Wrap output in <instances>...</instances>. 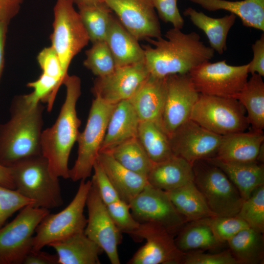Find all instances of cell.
I'll list each match as a JSON object with an SVG mask.
<instances>
[{
	"mask_svg": "<svg viewBox=\"0 0 264 264\" xmlns=\"http://www.w3.org/2000/svg\"><path fill=\"white\" fill-rule=\"evenodd\" d=\"M183 15L205 33L210 47L215 51L222 54L226 50L227 36L236 20L235 15L230 13L221 18H213L192 7L186 8Z\"/></svg>",
	"mask_w": 264,
	"mask_h": 264,
	"instance_id": "cell-28",
	"label": "cell"
},
{
	"mask_svg": "<svg viewBox=\"0 0 264 264\" xmlns=\"http://www.w3.org/2000/svg\"><path fill=\"white\" fill-rule=\"evenodd\" d=\"M131 236L135 239H145L146 243L128 264H182L185 253L176 246L174 236L161 225L153 222L140 223Z\"/></svg>",
	"mask_w": 264,
	"mask_h": 264,
	"instance_id": "cell-13",
	"label": "cell"
},
{
	"mask_svg": "<svg viewBox=\"0 0 264 264\" xmlns=\"http://www.w3.org/2000/svg\"><path fill=\"white\" fill-rule=\"evenodd\" d=\"M74 4L71 0H57L53 8L51 46L57 53L66 76L72 59L89 42Z\"/></svg>",
	"mask_w": 264,
	"mask_h": 264,
	"instance_id": "cell-9",
	"label": "cell"
},
{
	"mask_svg": "<svg viewBox=\"0 0 264 264\" xmlns=\"http://www.w3.org/2000/svg\"><path fill=\"white\" fill-rule=\"evenodd\" d=\"M159 18L164 22L170 23L173 27L181 29L184 20L181 15L177 0H150Z\"/></svg>",
	"mask_w": 264,
	"mask_h": 264,
	"instance_id": "cell-44",
	"label": "cell"
},
{
	"mask_svg": "<svg viewBox=\"0 0 264 264\" xmlns=\"http://www.w3.org/2000/svg\"><path fill=\"white\" fill-rule=\"evenodd\" d=\"M262 76L254 73L236 96L247 111L249 123L252 129H264V82Z\"/></svg>",
	"mask_w": 264,
	"mask_h": 264,
	"instance_id": "cell-31",
	"label": "cell"
},
{
	"mask_svg": "<svg viewBox=\"0 0 264 264\" xmlns=\"http://www.w3.org/2000/svg\"><path fill=\"white\" fill-rule=\"evenodd\" d=\"M74 4L80 6L104 1V0H71Z\"/></svg>",
	"mask_w": 264,
	"mask_h": 264,
	"instance_id": "cell-50",
	"label": "cell"
},
{
	"mask_svg": "<svg viewBox=\"0 0 264 264\" xmlns=\"http://www.w3.org/2000/svg\"><path fill=\"white\" fill-rule=\"evenodd\" d=\"M24 264H58L57 254H52L41 250H31L26 256Z\"/></svg>",
	"mask_w": 264,
	"mask_h": 264,
	"instance_id": "cell-47",
	"label": "cell"
},
{
	"mask_svg": "<svg viewBox=\"0 0 264 264\" xmlns=\"http://www.w3.org/2000/svg\"><path fill=\"white\" fill-rule=\"evenodd\" d=\"M108 213L121 233L131 235L140 223L132 216L128 203L119 199L106 205Z\"/></svg>",
	"mask_w": 264,
	"mask_h": 264,
	"instance_id": "cell-40",
	"label": "cell"
},
{
	"mask_svg": "<svg viewBox=\"0 0 264 264\" xmlns=\"http://www.w3.org/2000/svg\"><path fill=\"white\" fill-rule=\"evenodd\" d=\"M8 23L0 22V79L4 64V46Z\"/></svg>",
	"mask_w": 264,
	"mask_h": 264,
	"instance_id": "cell-48",
	"label": "cell"
},
{
	"mask_svg": "<svg viewBox=\"0 0 264 264\" xmlns=\"http://www.w3.org/2000/svg\"><path fill=\"white\" fill-rule=\"evenodd\" d=\"M264 141L263 131L252 129L222 136L215 157L227 161L248 162L257 159Z\"/></svg>",
	"mask_w": 264,
	"mask_h": 264,
	"instance_id": "cell-22",
	"label": "cell"
},
{
	"mask_svg": "<svg viewBox=\"0 0 264 264\" xmlns=\"http://www.w3.org/2000/svg\"><path fill=\"white\" fill-rule=\"evenodd\" d=\"M9 168L15 189L33 201V206L49 210L62 205L59 178L51 176L42 154L23 159Z\"/></svg>",
	"mask_w": 264,
	"mask_h": 264,
	"instance_id": "cell-4",
	"label": "cell"
},
{
	"mask_svg": "<svg viewBox=\"0 0 264 264\" xmlns=\"http://www.w3.org/2000/svg\"><path fill=\"white\" fill-rule=\"evenodd\" d=\"M123 26L138 41L162 37L158 15L150 0H104Z\"/></svg>",
	"mask_w": 264,
	"mask_h": 264,
	"instance_id": "cell-18",
	"label": "cell"
},
{
	"mask_svg": "<svg viewBox=\"0 0 264 264\" xmlns=\"http://www.w3.org/2000/svg\"><path fill=\"white\" fill-rule=\"evenodd\" d=\"M227 243L238 264L264 263V233L248 227L240 231Z\"/></svg>",
	"mask_w": 264,
	"mask_h": 264,
	"instance_id": "cell-30",
	"label": "cell"
},
{
	"mask_svg": "<svg viewBox=\"0 0 264 264\" xmlns=\"http://www.w3.org/2000/svg\"><path fill=\"white\" fill-rule=\"evenodd\" d=\"M115 105L97 97L93 99L86 127L82 132H80L77 140V159L73 166L69 169V178L72 181L86 179L90 176Z\"/></svg>",
	"mask_w": 264,
	"mask_h": 264,
	"instance_id": "cell-6",
	"label": "cell"
},
{
	"mask_svg": "<svg viewBox=\"0 0 264 264\" xmlns=\"http://www.w3.org/2000/svg\"><path fill=\"white\" fill-rule=\"evenodd\" d=\"M253 58L248 64V72L264 76V34L252 45Z\"/></svg>",
	"mask_w": 264,
	"mask_h": 264,
	"instance_id": "cell-45",
	"label": "cell"
},
{
	"mask_svg": "<svg viewBox=\"0 0 264 264\" xmlns=\"http://www.w3.org/2000/svg\"><path fill=\"white\" fill-rule=\"evenodd\" d=\"M140 121L129 100L117 103L109 119L100 151H108L120 143L137 137Z\"/></svg>",
	"mask_w": 264,
	"mask_h": 264,
	"instance_id": "cell-23",
	"label": "cell"
},
{
	"mask_svg": "<svg viewBox=\"0 0 264 264\" xmlns=\"http://www.w3.org/2000/svg\"><path fill=\"white\" fill-rule=\"evenodd\" d=\"M84 66L97 77L112 72L116 67L113 57L105 41L92 43L86 51Z\"/></svg>",
	"mask_w": 264,
	"mask_h": 264,
	"instance_id": "cell-36",
	"label": "cell"
},
{
	"mask_svg": "<svg viewBox=\"0 0 264 264\" xmlns=\"http://www.w3.org/2000/svg\"><path fill=\"white\" fill-rule=\"evenodd\" d=\"M188 74L199 94L235 99L248 80V64L232 66L226 60L207 61L193 68Z\"/></svg>",
	"mask_w": 264,
	"mask_h": 264,
	"instance_id": "cell-11",
	"label": "cell"
},
{
	"mask_svg": "<svg viewBox=\"0 0 264 264\" xmlns=\"http://www.w3.org/2000/svg\"><path fill=\"white\" fill-rule=\"evenodd\" d=\"M210 11L223 10L238 17L244 26L264 31V0H189Z\"/></svg>",
	"mask_w": 264,
	"mask_h": 264,
	"instance_id": "cell-27",
	"label": "cell"
},
{
	"mask_svg": "<svg viewBox=\"0 0 264 264\" xmlns=\"http://www.w3.org/2000/svg\"><path fill=\"white\" fill-rule=\"evenodd\" d=\"M144 60L116 67L110 73L97 77L92 92L94 97L111 104L130 100L149 76Z\"/></svg>",
	"mask_w": 264,
	"mask_h": 264,
	"instance_id": "cell-15",
	"label": "cell"
},
{
	"mask_svg": "<svg viewBox=\"0 0 264 264\" xmlns=\"http://www.w3.org/2000/svg\"><path fill=\"white\" fill-rule=\"evenodd\" d=\"M203 219L210 227L216 240L221 244L227 242L242 230L249 227L237 216H215Z\"/></svg>",
	"mask_w": 264,
	"mask_h": 264,
	"instance_id": "cell-38",
	"label": "cell"
},
{
	"mask_svg": "<svg viewBox=\"0 0 264 264\" xmlns=\"http://www.w3.org/2000/svg\"><path fill=\"white\" fill-rule=\"evenodd\" d=\"M91 181L96 186L99 196L106 205L121 199L117 191L108 177L100 164L96 159Z\"/></svg>",
	"mask_w": 264,
	"mask_h": 264,
	"instance_id": "cell-43",
	"label": "cell"
},
{
	"mask_svg": "<svg viewBox=\"0 0 264 264\" xmlns=\"http://www.w3.org/2000/svg\"><path fill=\"white\" fill-rule=\"evenodd\" d=\"M63 84L66 88L65 101L54 124L43 131L41 145L42 154L48 161L51 176L55 178L67 179L69 157L77 142L81 124L76 111L81 94V80L76 75L68 74Z\"/></svg>",
	"mask_w": 264,
	"mask_h": 264,
	"instance_id": "cell-3",
	"label": "cell"
},
{
	"mask_svg": "<svg viewBox=\"0 0 264 264\" xmlns=\"http://www.w3.org/2000/svg\"><path fill=\"white\" fill-rule=\"evenodd\" d=\"M245 110L237 100L199 94L190 119L221 136L244 132L249 123Z\"/></svg>",
	"mask_w": 264,
	"mask_h": 264,
	"instance_id": "cell-8",
	"label": "cell"
},
{
	"mask_svg": "<svg viewBox=\"0 0 264 264\" xmlns=\"http://www.w3.org/2000/svg\"><path fill=\"white\" fill-rule=\"evenodd\" d=\"M222 136L190 119L168 136L173 154L192 165L196 161L215 156Z\"/></svg>",
	"mask_w": 264,
	"mask_h": 264,
	"instance_id": "cell-17",
	"label": "cell"
},
{
	"mask_svg": "<svg viewBox=\"0 0 264 264\" xmlns=\"http://www.w3.org/2000/svg\"><path fill=\"white\" fill-rule=\"evenodd\" d=\"M192 166L194 182L211 210L217 216H236L243 200L223 172L205 160L196 161Z\"/></svg>",
	"mask_w": 264,
	"mask_h": 264,
	"instance_id": "cell-7",
	"label": "cell"
},
{
	"mask_svg": "<svg viewBox=\"0 0 264 264\" xmlns=\"http://www.w3.org/2000/svg\"><path fill=\"white\" fill-rule=\"evenodd\" d=\"M37 59L42 74L58 80L61 86L63 84L66 76L63 72L59 58L51 46L43 48Z\"/></svg>",
	"mask_w": 264,
	"mask_h": 264,
	"instance_id": "cell-41",
	"label": "cell"
},
{
	"mask_svg": "<svg viewBox=\"0 0 264 264\" xmlns=\"http://www.w3.org/2000/svg\"><path fill=\"white\" fill-rule=\"evenodd\" d=\"M91 180H80L77 193L70 203L56 214L49 213L38 225L32 241V250H41L50 243L82 232L87 219L84 214Z\"/></svg>",
	"mask_w": 264,
	"mask_h": 264,
	"instance_id": "cell-5",
	"label": "cell"
},
{
	"mask_svg": "<svg viewBox=\"0 0 264 264\" xmlns=\"http://www.w3.org/2000/svg\"><path fill=\"white\" fill-rule=\"evenodd\" d=\"M49 210L27 205L0 228V264H22L32 249L36 229Z\"/></svg>",
	"mask_w": 264,
	"mask_h": 264,
	"instance_id": "cell-10",
	"label": "cell"
},
{
	"mask_svg": "<svg viewBox=\"0 0 264 264\" xmlns=\"http://www.w3.org/2000/svg\"><path fill=\"white\" fill-rule=\"evenodd\" d=\"M0 185L15 189L10 168L0 165Z\"/></svg>",
	"mask_w": 264,
	"mask_h": 264,
	"instance_id": "cell-49",
	"label": "cell"
},
{
	"mask_svg": "<svg viewBox=\"0 0 264 264\" xmlns=\"http://www.w3.org/2000/svg\"><path fill=\"white\" fill-rule=\"evenodd\" d=\"M183 264H238L229 249L217 253L209 254L200 250L184 253Z\"/></svg>",
	"mask_w": 264,
	"mask_h": 264,
	"instance_id": "cell-42",
	"label": "cell"
},
{
	"mask_svg": "<svg viewBox=\"0 0 264 264\" xmlns=\"http://www.w3.org/2000/svg\"><path fill=\"white\" fill-rule=\"evenodd\" d=\"M24 0H0V22L9 24L19 13Z\"/></svg>",
	"mask_w": 264,
	"mask_h": 264,
	"instance_id": "cell-46",
	"label": "cell"
},
{
	"mask_svg": "<svg viewBox=\"0 0 264 264\" xmlns=\"http://www.w3.org/2000/svg\"><path fill=\"white\" fill-rule=\"evenodd\" d=\"M96 160L101 165L120 199L128 204L148 183L146 176L126 168L107 151L99 152Z\"/></svg>",
	"mask_w": 264,
	"mask_h": 264,
	"instance_id": "cell-20",
	"label": "cell"
},
{
	"mask_svg": "<svg viewBox=\"0 0 264 264\" xmlns=\"http://www.w3.org/2000/svg\"><path fill=\"white\" fill-rule=\"evenodd\" d=\"M137 138L153 163L165 160L174 154L168 135L154 122L140 121Z\"/></svg>",
	"mask_w": 264,
	"mask_h": 264,
	"instance_id": "cell-33",
	"label": "cell"
},
{
	"mask_svg": "<svg viewBox=\"0 0 264 264\" xmlns=\"http://www.w3.org/2000/svg\"><path fill=\"white\" fill-rule=\"evenodd\" d=\"M44 106L26 94L15 96L10 118L0 124V165L9 167L23 159L42 154L41 145Z\"/></svg>",
	"mask_w": 264,
	"mask_h": 264,
	"instance_id": "cell-2",
	"label": "cell"
},
{
	"mask_svg": "<svg viewBox=\"0 0 264 264\" xmlns=\"http://www.w3.org/2000/svg\"><path fill=\"white\" fill-rule=\"evenodd\" d=\"M114 59L116 67L134 64L144 60V50L138 41L112 15L105 40Z\"/></svg>",
	"mask_w": 264,
	"mask_h": 264,
	"instance_id": "cell-24",
	"label": "cell"
},
{
	"mask_svg": "<svg viewBox=\"0 0 264 264\" xmlns=\"http://www.w3.org/2000/svg\"><path fill=\"white\" fill-rule=\"evenodd\" d=\"M165 39H149L153 46H143L144 61L150 75L165 78L174 74H188L194 67L214 56L215 51L206 46L196 32L184 33L173 27Z\"/></svg>",
	"mask_w": 264,
	"mask_h": 264,
	"instance_id": "cell-1",
	"label": "cell"
},
{
	"mask_svg": "<svg viewBox=\"0 0 264 264\" xmlns=\"http://www.w3.org/2000/svg\"><path fill=\"white\" fill-rule=\"evenodd\" d=\"M176 234L174 238L176 245L183 253L216 249L222 244L216 240L203 219L187 222Z\"/></svg>",
	"mask_w": 264,
	"mask_h": 264,
	"instance_id": "cell-32",
	"label": "cell"
},
{
	"mask_svg": "<svg viewBox=\"0 0 264 264\" xmlns=\"http://www.w3.org/2000/svg\"><path fill=\"white\" fill-rule=\"evenodd\" d=\"M91 183L86 201L88 218L84 233L105 252L111 264H120L118 245L122 233L111 219L92 181Z\"/></svg>",
	"mask_w": 264,
	"mask_h": 264,
	"instance_id": "cell-14",
	"label": "cell"
},
{
	"mask_svg": "<svg viewBox=\"0 0 264 264\" xmlns=\"http://www.w3.org/2000/svg\"><path fill=\"white\" fill-rule=\"evenodd\" d=\"M194 178L192 165L175 154L165 160L154 163L147 176L149 184L166 192L193 182Z\"/></svg>",
	"mask_w": 264,
	"mask_h": 264,
	"instance_id": "cell-21",
	"label": "cell"
},
{
	"mask_svg": "<svg viewBox=\"0 0 264 264\" xmlns=\"http://www.w3.org/2000/svg\"><path fill=\"white\" fill-rule=\"evenodd\" d=\"M107 152L126 168L146 177L154 164L137 137L128 139Z\"/></svg>",
	"mask_w": 264,
	"mask_h": 264,
	"instance_id": "cell-34",
	"label": "cell"
},
{
	"mask_svg": "<svg viewBox=\"0 0 264 264\" xmlns=\"http://www.w3.org/2000/svg\"><path fill=\"white\" fill-rule=\"evenodd\" d=\"M166 94L162 117V127L170 135L190 119L199 93L189 74H174L166 78Z\"/></svg>",
	"mask_w": 264,
	"mask_h": 264,
	"instance_id": "cell-16",
	"label": "cell"
},
{
	"mask_svg": "<svg viewBox=\"0 0 264 264\" xmlns=\"http://www.w3.org/2000/svg\"><path fill=\"white\" fill-rule=\"evenodd\" d=\"M166 78H158L150 75L129 100L140 121L154 122L162 129L166 94Z\"/></svg>",
	"mask_w": 264,
	"mask_h": 264,
	"instance_id": "cell-19",
	"label": "cell"
},
{
	"mask_svg": "<svg viewBox=\"0 0 264 264\" xmlns=\"http://www.w3.org/2000/svg\"><path fill=\"white\" fill-rule=\"evenodd\" d=\"M249 227L264 232V184L256 188L249 197L243 201L236 215Z\"/></svg>",
	"mask_w": 264,
	"mask_h": 264,
	"instance_id": "cell-37",
	"label": "cell"
},
{
	"mask_svg": "<svg viewBox=\"0 0 264 264\" xmlns=\"http://www.w3.org/2000/svg\"><path fill=\"white\" fill-rule=\"evenodd\" d=\"M58 257V264H99L102 249L88 238L84 231L50 243Z\"/></svg>",
	"mask_w": 264,
	"mask_h": 264,
	"instance_id": "cell-26",
	"label": "cell"
},
{
	"mask_svg": "<svg viewBox=\"0 0 264 264\" xmlns=\"http://www.w3.org/2000/svg\"><path fill=\"white\" fill-rule=\"evenodd\" d=\"M221 170L236 187L243 200L248 198L257 187L264 184V164L258 161H227L215 156L205 159Z\"/></svg>",
	"mask_w": 264,
	"mask_h": 264,
	"instance_id": "cell-25",
	"label": "cell"
},
{
	"mask_svg": "<svg viewBox=\"0 0 264 264\" xmlns=\"http://www.w3.org/2000/svg\"><path fill=\"white\" fill-rule=\"evenodd\" d=\"M34 203L16 190L0 185V228L15 213Z\"/></svg>",
	"mask_w": 264,
	"mask_h": 264,
	"instance_id": "cell-39",
	"label": "cell"
},
{
	"mask_svg": "<svg viewBox=\"0 0 264 264\" xmlns=\"http://www.w3.org/2000/svg\"><path fill=\"white\" fill-rule=\"evenodd\" d=\"M129 205L132 216L137 221L158 223L174 236L187 222L176 210L167 192L148 183Z\"/></svg>",
	"mask_w": 264,
	"mask_h": 264,
	"instance_id": "cell-12",
	"label": "cell"
},
{
	"mask_svg": "<svg viewBox=\"0 0 264 264\" xmlns=\"http://www.w3.org/2000/svg\"><path fill=\"white\" fill-rule=\"evenodd\" d=\"M79 14L91 43L105 41L112 13L104 1L78 6Z\"/></svg>",
	"mask_w": 264,
	"mask_h": 264,
	"instance_id": "cell-35",
	"label": "cell"
},
{
	"mask_svg": "<svg viewBox=\"0 0 264 264\" xmlns=\"http://www.w3.org/2000/svg\"><path fill=\"white\" fill-rule=\"evenodd\" d=\"M166 192L176 210L187 222L217 216L211 210L194 181Z\"/></svg>",
	"mask_w": 264,
	"mask_h": 264,
	"instance_id": "cell-29",
	"label": "cell"
}]
</instances>
